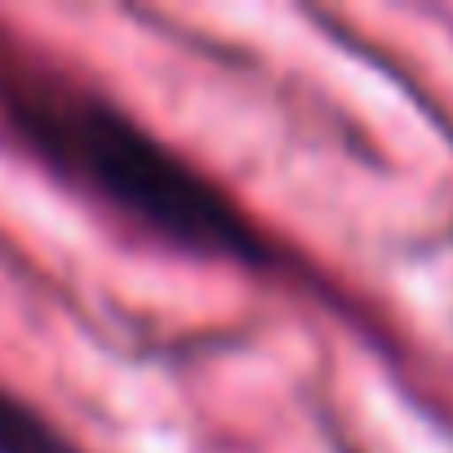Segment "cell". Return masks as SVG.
I'll return each mask as SVG.
<instances>
[{"instance_id": "cell-2", "label": "cell", "mask_w": 453, "mask_h": 453, "mask_svg": "<svg viewBox=\"0 0 453 453\" xmlns=\"http://www.w3.org/2000/svg\"><path fill=\"white\" fill-rule=\"evenodd\" d=\"M0 453H85L32 400L0 382Z\"/></svg>"}, {"instance_id": "cell-1", "label": "cell", "mask_w": 453, "mask_h": 453, "mask_svg": "<svg viewBox=\"0 0 453 453\" xmlns=\"http://www.w3.org/2000/svg\"><path fill=\"white\" fill-rule=\"evenodd\" d=\"M0 138L142 236L250 272L285 267L280 245L218 178L156 138L94 81L0 23Z\"/></svg>"}]
</instances>
